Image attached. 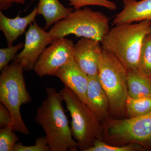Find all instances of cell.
I'll return each mask as SVG.
<instances>
[{
	"mask_svg": "<svg viewBox=\"0 0 151 151\" xmlns=\"http://www.w3.org/2000/svg\"><path fill=\"white\" fill-rule=\"evenodd\" d=\"M45 92L47 97L37 108L35 121L44 131L51 151H78L61 94L52 87H47Z\"/></svg>",
	"mask_w": 151,
	"mask_h": 151,
	"instance_id": "obj_1",
	"label": "cell"
},
{
	"mask_svg": "<svg viewBox=\"0 0 151 151\" xmlns=\"http://www.w3.org/2000/svg\"><path fill=\"white\" fill-rule=\"evenodd\" d=\"M151 20L114 26L101 41L103 49L119 60L127 71L138 69L141 48Z\"/></svg>",
	"mask_w": 151,
	"mask_h": 151,
	"instance_id": "obj_2",
	"label": "cell"
},
{
	"mask_svg": "<svg viewBox=\"0 0 151 151\" xmlns=\"http://www.w3.org/2000/svg\"><path fill=\"white\" fill-rule=\"evenodd\" d=\"M110 29L107 16L85 7L75 9L55 24L49 33L54 40L73 35L101 42Z\"/></svg>",
	"mask_w": 151,
	"mask_h": 151,
	"instance_id": "obj_3",
	"label": "cell"
},
{
	"mask_svg": "<svg viewBox=\"0 0 151 151\" xmlns=\"http://www.w3.org/2000/svg\"><path fill=\"white\" fill-rule=\"evenodd\" d=\"M23 68L14 60L1 70L0 75V101L11 113L14 132L25 135L30 132L23 120L20 107L32 99L28 92Z\"/></svg>",
	"mask_w": 151,
	"mask_h": 151,
	"instance_id": "obj_4",
	"label": "cell"
},
{
	"mask_svg": "<svg viewBox=\"0 0 151 151\" xmlns=\"http://www.w3.org/2000/svg\"><path fill=\"white\" fill-rule=\"evenodd\" d=\"M60 92L70 113V128L78 149L86 151L101 136L103 128L100 122L86 103L67 86H64Z\"/></svg>",
	"mask_w": 151,
	"mask_h": 151,
	"instance_id": "obj_5",
	"label": "cell"
},
{
	"mask_svg": "<svg viewBox=\"0 0 151 151\" xmlns=\"http://www.w3.org/2000/svg\"><path fill=\"white\" fill-rule=\"evenodd\" d=\"M128 71L119 60L103 49L99 67V79L110 104V110L116 115L126 113L128 97Z\"/></svg>",
	"mask_w": 151,
	"mask_h": 151,
	"instance_id": "obj_6",
	"label": "cell"
},
{
	"mask_svg": "<svg viewBox=\"0 0 151 151\" xmlns=\"http://www.w3.org/2000/svg\"><path fill=\"white\" fill-rule=\"evenodd\" d=\"M104 126L109 142L118 145L137 144L151 150V112L136 118L107 120Z\"/></svg>",
	"mask_w": 151,
	"mask_h": 151,
	"instance_id": "obj_7",
	"label": "cell"
},
{
	"mask_svg": "<svg viewBox=\"0 0 151 151\" xmlns=\"http://www.w3.org/2000/svg\"><path fill=\"white\" fill-rule=\"evenodd\" d=\"M73 41L63 37L55 40L42 53L33 70L40 77L54 76L58 70L74 58Z\"/></svg>",
	"mask_w": 151,
	"mask_h": 151,
	"instance_id": "obj_8",
	"label": "cell"
},
{
	"mask_svg": "<svg viewBox=\"0 0 151 151\" xmlns=\"http://www.w3.org/2000/svg\"><path fill=\"white\" fill-rule=\"evenodd\" d=\"M54 40L49 32L37 25L35 21L29 25L25 33L23 50L17 55L14 61L26 71L33 69L36 63L48 45Z\"/></svg>",
	"mask_w": 151,
	"mask_h": 151,
	"instance_id": "obj_9",
	"label": "cell"
},
{
	"mask_svg": "<svg viewBox=\"0 0 151 151\" xmlns=\"http://www.w3.org/2000/svg\"><path fill=\"white\" fill-rule=\"evenodd\" d=\"M98 41L82 37L74 46V59L89 76L98 75L99 64L103 53Z\"/></svg>",
	"mask_w": 151,
	"mask_h": 151,
	"instance_id": "obj_10",
	"label": "cell"
},
{
	"mask_svg": "<svg viewBox=\"0 0 151 151\" xmlns=\"http://www.w3.org/2000/svg\"><path fill=\"white\" fill-rule=\"evenodd\" d=\"M54 76L87 105L86 92L89 76L81 69L74 58L59 68Z\"/></svg>",
	"mask_w": 151,
	"mask_h": 151,
	"instance_id": "obj_11",
	"label": "cell"
},
{
	"mask_svg": "<svg viewBox=\"0 0 151 151\" xmlns=\"http://www.w3.org/2000/svg\"><path fill=\"white\" fill-rule=\"evenodd\" d=\"M86 99L87 106L94 112L99 121L105 122L108 119L110 104L98 75L89 76Z\"/></svg>",
	"mask_w": 151,
	"mask_h": 151,
	"instance_id": "obj_12",
	"label": "cell"
},
{
	"mask_svg": "<svg viewBox=\"0 0 151 151\" xmlns=\"http://www.w3.org/2000/svg\"><path fill=\"white\" fill-rule=\"evenodd\" d=\"M124 9L113 19L114 26L151 20V0H122Z\"/></svg>",
	"mask_w": 151,
	"mask_h": 151,
	"instance_id": "obj_13",
	"label": "cell"
},
{
	"mask_svg": "<svg viewBox=\"0 0 151 151\" xmlns=\"http://www.w3.org/2000/svg\"><path fill=\"white\" fill-rule=\"evenodd\" d=\"M37 14V6L23 17L18 14L14 18H9L0 11V29L4 33L8 46H12L14 42L24 33L28 26L35 21Z\"/></svg>",
	"mask_w": 151,
	"mask_h": 151,
	"instance_id": "obj_14",
	"label": "cell"
},
{
	"mask_svg": "<svg viewBox=\"0 0 151 151\" xmlns=\"http://www.w3.org/2000/svg\"><path fill=\"white\" fill-rule=\"evenodd\" d=\"M37 9L38 14L42 15L45 20L44 29L45 30L73 11V9L63 5L58 0H40Z\"/></svg>",
	"mask_w": 151,
	"mask_h": 151,
	"instance_id": "obj_15",
	"label": "cell"
},
{
	"mask_svg": "<svg viewBox=\"0 0 151 151\" xmlns=\"http://www.w3.org/2000/svg\"><path fill=\"white\" fill-rule=\"evenodd\" d=\"M128 96L133 98L151 97V76L139 69L128 71Z\"/></svg>",
	"mask_w": 151,
	"mask_h": 151,
	"instance_id": "obj_16",
	"label": "cell"
},
{
	"mask_svg": "<svg viewBox=\"0 0 151 151\" xmlns=\"http://www.w3.org/2000/svg\"><path fill=\"white\" fill-rule=\"evenodd\" d=\"M128 118L144 116L151 112V97L133 98L128 96L126 105Z\"/></svg>",
	"mask_w": 151,
	"mask_h": 151,
	"instance_id": "obj_17",
	"label": "cell"
},
{
	"mask_svg": "<svg viewBox=\"0 0 151 151\" xmlns=\"http://www.w3.org/2000/svg\"><path fill=\"white\" fill-rule=\"evenodd\" d=\"M138 69L151 76V33H150L143 40Z\"/></svg>",
	"mask_w": 151,
	"mask_h": 151,
	"instance_id": "obj_18",
	"label": "cell"
},
{
	"mask_svg": "<svg viewBox=\"0 0 151 151\" xmlns=\"http://www.w3.org/2000/svg\"><path fill=\"white\" fill-rule=\"evenodd\" d=\"M144 150L142 147L136 144H129L126 145H108L99 139L94 141L93 146L86 151H134Z\"/></svg>",
	"mask_w": 151,
	"mask_h": 151,
	"instance_id": "obj_19",
	"label": "cell"
},
{
	"mask_svg": "<svg viewBox=\"0 0 151 151\" xmlns=\"http://www.w3.org/2000/svg\"><path fill=\"white\" fill-rule=\"evenodd\" d=\"M12 125L0 130V151H14L19 138L14 133Z\"/></svg>",
	"mask_w": 151,
	"mask_h": 151,
	"instance_id": "obj_20",
	"label": "cell"
},
{
	"mask_svg": "<svg viewBox=\"0 0 151 151\" xmlns=\"http://www.w3.org/2000/svg\"><path fill=\"white\" fill-rule=\"evenodd\" d=\"M69 2V6H73L75 9L89 6L103 7L109 10H116L117 9L116 3L109 0H65Z\"/></svg>",
	"mask_w": 151,
	"mask_h": 151,
	"instance_id": "obj_21",
	"label": "cell"
},
{
	"mask_svg": "<svg viewBox=\"0 0 151 151\" xmlns=\"http://www.w3.org/2000/svg\"><path fill=\"white\" fill-rule=\"evenodd\" d=\"M24 46L23 42H20L17 45H12L0 49V70L1 71L9 65L10 61L14 58L17 52L23 48Z\"/></svg>",
	"mask_w": 151,
	"mask_h": 151,
	"instance_id": "obj_22",
	"label": "cell"
},
{
	"mask_svg": "<svg viewBox=\"0 0 151 151\" xmlns=\"http://www.w3.org/2000/svg\"><path fill=\"white\" fill-rule=\"evenodd\" d=\"M14 151H51L46 137H39L36 139L35 144L32 146H24L22 143H17Z\"/></svg>",
	"mask_w": 151,
	"mask_h": 151,
	"instance_id": "obj_23",
	"label": "cell"
},
{
	"mask_svg": "<svg viewBox=\"0 0 151 151\" xmlns=\"http://www.w3.org/2000/svg\"><path fill=\"white\" fill-rule=\"evenodd\" d=\"M12 125L14 128V122L12 117L9 110L2 103L0 104V127L4 128Z\"/></svg>",
	"mask_w": 151,
	"mask_h": 151,
	"instance_id": "obj_24",
	"label": "cell"
},
{
	"mask_svg": "<svg viewBox=\"0 0 151 151\" xmlns=\"http://www.w3.org/2000/svg\"><path fill=\"white\" fill-rule=\"evenodd\" d=\"M17 2V0H0V9L6 10L14 3Z\"/></svg>",
	"mask_w": 151,
	"mask_h": 151,
	"instance_id": "obj_25",
	"label": "cell"
},
{
	"mask_svg": "<svg viewBox=\"0 0 151 151\" xmlns=\"http://www.w3.org/2000/svg\"><path fill=\"white\" fill-rule=\"evenodd\" d=\"M25 1L26 0H17V4H25Z\"/></svg>",
	"mask_w": 151,
	"mask_h": 151,
	"instance_id": "obj_26",
	"label": "cell"
},
{
	"mask_svg": "<svg viewBox=\"0 0 151 151\" xmlns=\"http://www.w3.org/2000/svg\"><path fill=\"white\" fill-rule=\"evenodd\" d=\"M149 33H151V22L150 24V26H149Z\"/></svg>",
	"mask_w": 151,
	"mask_h": 151,
	"instance_id": "obj_27",
	"label": "cell"
}]
</instances>
